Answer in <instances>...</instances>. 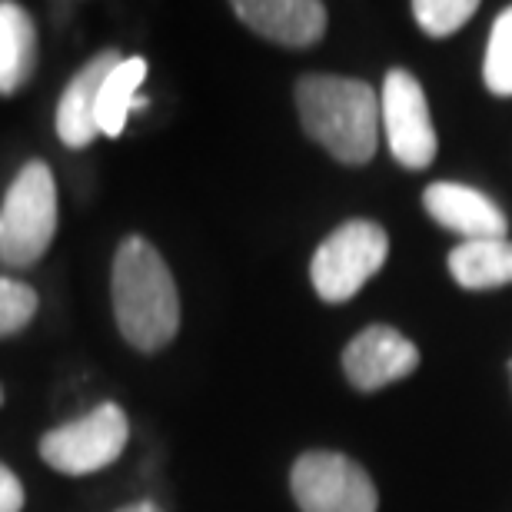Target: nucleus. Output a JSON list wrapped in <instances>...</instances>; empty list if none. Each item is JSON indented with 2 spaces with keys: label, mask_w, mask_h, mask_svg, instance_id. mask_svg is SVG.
Returning <instances> with one entry per match:
<instances>
[{
  "label": "nucleus",
  "mask_w": 512,
  "mask_h": 512,
  "mask_svg": "<svg viewBox=\"0 0 512 512\" xmlns=\"http://www.w3.org/2000/svg\"><path fill=\"white\" fill-rule=\"evenodd\" d=\"M419 366V350L413 340L393 326H366L343 350V373L356 389L376 393L396 380H406Z\"/></svg>",
  "instance_id": "obj_8"
},
{
  "label": "nucleus",
  "mask_w": 512,
  "mask_h": 512,
  "mask_svg": "<svg viewBox=\"0 0 512 512\" xmlns=\"http://www.w3.org/2000/svg\"><path fill=\"white\" fill-rule=\"evenodd\" d=\"M389 237L373 220H346L313 253L310 280L323 303H346L383 270Z\"/></svg>",
  "instance_id": "obj_4"
},
{
  "label": "nucleus",
  "mask_w": 512,
  "mask_h": 512,
  "mask_svg": "<svg viewBox=\"0 0 512 512\" xmlns=\"http://www.w3.org/2000/svg\"><path fill=\"white\" fill-rule=\"evenodd\" d=\"M233 14L253 34L280 47H313L326 34V7L320 0H237Z\"/></svg>",
  "instance_id": "obj_10"
},
{
  "label": "nucleus",
  "mask_w": 512,
  "mask_h": 512,
  "mask_svg": "<svg viewBox=\"0 0 512 512\" xmlns=\"http://www.w3.org/2000/svg\"><path fill=\"white\" fill-rule=\"evenodd\" d=\"M20 509H24V486L0 463V512H20Z\"/></svg>",
  "instance_id": "obj_18"
},
{
  "label": "nucleus",
  "mask_w": 512,
  "mask_h": 512,
  "mask_svg": "<svg viewBox=\"0 0 512 512\" xmlns=\"http://www.w3.org/2000/svg\"><path fill=\"white\" fill-rule=\"evenodd\" d=\"M114 316L124 340L140 353L163 350L180 330V293L160 250L143 237H127L110 273Z\"/></svg>",
  "instance_id": "obj_1"
},
{
  "label": "nucleus",
  "mask_w": 512,
  "mask_h": 512,
  "mask_svg": "<svg viewBox=\"0 0 512 512\" xmlns=\"http://www.w3.org/2000/svg\"><path fill=\"white\" fill-rule=\"evenodd\" d=\"M37 293L27 283L0 276V336H14L34 320Z\"/></svg>",
  "instance_id": "obj_17"
},
{
  "label": "nucleus",
  "mask_w": 512,
  "mask_h": 512,
  "mask_svg": "<svg viewBox=\"0 0 512 512\" xmlns=\"http://www.w3.org/2000/svg\"><path fill=\"white\" fill-rule=\"evenodd\" d=\"M120 512H163V509L153 506V503H133V506H124Z\"/></svg>",
  "instance_id": "obj_19"
},
{
  "label": "nucleus",
  "mask_w": 512,
  "mask_h": 512,
  "mask_svg": "<svg viewBox=\"0 0 512 512\" xmlns=\"http://www.w3.org/2000/svg\"><path fill=\"white\" fill-rule=\"evenodd\" d=\"M37 30L34 20L14 0H0V97H10L34 77Z\"/></svg>",
  "instance_id": "obj_12"
},
{
  "label": "nucleus",
  "mask_w": 512,
  "mask_h": 512,
  "mask_svg": "<svg viewBox=\"0 0 512 512\" xmlns=\"http://www.w3.org/2000/svg\"><path fill=\"white\" fill-rule=\"evenodd\" d=\"M476 10H479L476 0H416L413 17L423 27V34L443 40L449 34H456L463 24H469Z\"/></svg>",
  "instance_id": "obj_16"
},
{
  "label": "nucleus",
  "mask_w": 512,
  "mask_h": 512,
  "mask_svg": "<svg viewBox=\"0 0 512 512\" xmlns=\"http://www.w3.org/2000/svg\"><path fill=\"white\" fill-rule=\"evenodd\" d=\"M296 110L306 137L346 167L373 160L380 137V94L360 77L306 74L296 84Z\"/></svg>",
  "instance_id": "obj_2"
},
{
  "label": "nucleus",
  "mask_w": 512,
  "mask_h": 512,
  "mask_svg": "<svg viewBox=\"0 0 512 512\" xmlns=\"http://www.w3.org/2000/svg\"><path fill=\"white\" fill-rule=\"evenodd\" d=\"M290 493L300 512H376V493L370 473L343 453L313 449L290 469Z\"/></svg>",
  "instance_id": "obj_5"
},
{
  "label": "nucleus",
  "mask_w": 512,
  "mask_h": 512,
  "mask_svg": "<svg viewBox=\"0 0 512 512\" xmlns=\"http://www.w3.org/2000/svg\"><path fill=\"white\" fill-rule=\"evenodd\" d=\"M509 373H512V363H509Z\"/></svg>",
  "instance_id": "obj_21"
},
{
  "label": "nucleus",
  "mask_w": 512,
  "mask_h": 512,
  "mask_svg": "<svg viewBox=\"0 0 512 512\" xmlns=\"http://www.w3.org/2000/svg\"><path fill=\"white\" fill-rule=\"evenodd\" d=\"M449 273L463 290H499L512 283V240H463L449 253Z\"/></svg>",
  "instance_id": "obj_13"
},
{
  "label": "nucleus",
  "mask_w": 512,
  "mask_h": 512,
  "mask_svg": "<svg viewBox=\"0 0 512 512\" xmlns=\"http://www.w3.org/2000/svg\"><path fill=\"white\" fill-rule=\"evenodd\" d=\"M57 233V183L44 160H30L10 183L0 207V263L27 270Z\"/></svg>",
  "instance_id": "obj_3"
},
{
  "label": "nucleus",
  "mask_w": 512,
  "mask_h": 512,
  "mask_svg": "<svg viewBox=\"0 0 512 512\" xmlns=\"http://www.w3.org/2000/svg\"><path fill=\"white\" fill-rule=\"evenodd\" d=\"M0 403H4V389H0Z\"/></svg>",
  "instance_id": "obj_20"
},
{
  "label": "nucleus",
  "mask_w": 512,
  "mask_h": 512,
  "mask_svg": "<svg viewBox=\"0 0 512 512\" xmlns=\"http://www.w3.org/2000/svg\"><path fill=\"white\" fill-rule=\"evenodd\" d=\"M380 114H383L389 153L396 157V163H403L406 170H426L436 160L439 140H436L433 117H429L426 94L409 70L396 67L386 74Z\"/></svg>",
  "instance_id": "obj_7"
},
{
  "label": "nucleus",
  "mask_w": 512,
  "mask_h": 512,
  "mask_svg": "<svg viewBox=\"0 0 512 512\" xmlns=\"http://www.w3.org/2000/svg\"><path fill=\"white\" fill-rule=\"evenodd\" d=\"M143 77H147V60L143 57H124L110 70V77L104 80L97 97V130L104 137H120L124 133Z\"/></svg>",
  "instance_id": "obj_14"
},
{
  "label": "nucleus",
  "mask_w": 512,
  "mask_h": 512,
  "mask_svg": "<svg viewBox=\"0 0 512 512\" xmlns=\"http://www.w3.org/2000/svg\"><path fill=\"white\" fill-rule=\"evenodd\" d=\"M120 50H100L97 57H90L84 67L77 70L74 80L67 84L64 97L57 107V137L67 147H87L100 137L97 130V97L104 80L110 77V70L120 64Z\"/></svg>",
  "instance_id": "obj_11"
},
{
  "label": "nucleus",
  "mask_w": 512,
  "mask_h": 512,
  "mask_svg": "<svg viewBox=\"0 0 512 512\" xmlns=\"http://www.w3.org/2000/svg\"><path fill=\"white\" fill-rule=\"evenodd\" d=\"M483 80H486L489 94L512 97V7H506L503 14L496 17L493 30H489Z\"/></svg>",
  "instance_id": "obj_15"
},
{
  "label": "nucleus",
  "mask_w": 512,
  "mask_h": 512,
  "mask_svg": "<svg viewBox=\"0 0 512 512\" xmlns=\"http://www.w3.org/2000/svg\"><path fill=\"white\" fill-rule=\"evenodd\" d=\"M130 439L127 413L117 403H100L94 413L64 423L40 439V459L57 473L87 476L110 466Z\"/></svg>",
  "instance_id": "obj_6"
},
{
  "label": "nucleus",
  "mask_w": 512,
  "mask_h": 512,
  "mask_svg": "<svg viewBox=\"0 0 512 512\" xmlns=\"http://www.w3.org/2000/svg\"><path fill=\"white\" fill-rule=\"evenodd\" d=\"M423 207L439 227L459 233L463 240H503L509 230L506 213L466 183H429L423 190Z\"/></svg>",
  "instance_id": "obj_9"
}]
</instances>
